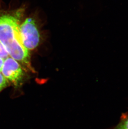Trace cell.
<instances>
[{
  "mask_svg": "<svg viewBox=\"0 0 128 129\" xmlns=\"http://www.w3.org/2000/svg\"><path fill=\"white\" fill-rule=\"evenodd\" d=\"M0 42L11 58L31 69L29 51L21 39L18 16H0Z\"/></svg>",
  "mask_w": 128,
  "mask_h": 129,
  "instance_id": "6da1fadb",
  "label": "cell"
},
{
  "mask_svg": "<svg viewBox=\"0 0 128 129\" xmlns=\"http://www.w3.org/2000/svg\"><path fill=\"white\" fill-rule=\"evenodd\" d=\"M20 34L23 45L28 50H33L38 46L40 34L35 21L33 18H26L20 26Z\"/></svg>",
  "mask_w": 128,
  "mask_h": 129,
  "instance_id": "7a4b0ae2",
  "label": "cell"
},
{
  "mask_svg": "<svg viewBox=\"0 0 128 129\" xmlns=\"http://www.w3.org/2000/svg\"><path fill=\"white\" fill-rule=\"evenodd\" d=\"M1 72L8 81L14 86H21L23 83L25 77L24 71L21 64L12 58L5 59Z\"/></svg>",
  "mask_w": 128,
  "mask_h": 129,
  "instance_id": "3957f363",
  "label": "cell"
},
{
  "mask_svg": "<svg viewBox=\"0 0 128 129\" xmlns=\"http://www.w3.org/2000/svg\"><path fill=\"white\" fill-rule=\"evenodd\" d=\"M113 129H128V112L122 114L119 122Z\"/></svg>",
  "mask_w": 128,
  "mask_h": 129,
  "instance_id": "277c9868",
  "label": "cell"
},
{
  "mask_svg": "<svg viewBox=\"0 0 128 129\" xmlns=\"http://www.w3.org/2000/svg\"><path fill=\"white\" fill-rule=\"evenodd\" d=\"M9 53L6 51L3 44L0 42V58L3 59H6L9 57Z\"/></svg>",
  "mask_w": 128,
  "mask_h": 129,
  "instance_id": "5b68a950",
  "label": "cell"
},
{
  "mask_svg": "<svg viewBox=\"0 0 128 129\" xmlns=\"http://www.w3.org/2000/svg\"><path fill=\"white\" fill-rule=\"evenodd\" d=\"M9 82L3 74L0 73V92L7 87Z\"/></svg>",
  "mask_w": 128,
  "mask_h": 129,
  "instance_id": "8992f818",
  "label": "cell"
},
{
  "mask_svg": "<svg viewBox=\"0 0 128 129\" xmlns=\"http://www.w3.org/2000/svg\"><path fill=\"white\" fill-rule=\"evenodd\" d=\"M4 59L0 58V72H1L3 66L4 64Z\"/></svg>",
  "mask_w": 128,
  "mask_h": 129,
  "instance_id": "52a82bcc",
  "label": "cell"
}]
</instances>
